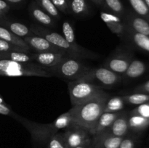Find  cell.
I'll return each instance as SVG.
<instances>
[{
  "label": "cell",
  "instance_id": "obj_22",
  "mask_svg": "<svg viewBox=\"0 0 149 148\" xmlns=\"http://www.w3.org/2000/svg\"><path fill=\"white\" fill-rule=\"evenodd\" d=\"M0 39H3L7 42H10V43L16 45L17 46H20L27 52H31V49L28 46L27 44L25 42V41L23 40V38L16 36L15 34L12 33L8 29L1 26H0Z\"/></svg>",
  "mask_w": 149,
  "mask_h": 148
},
{
  "label": "cell",
  "instance_id": "obj_26",
  "mask_svg": "<svg viewBox=\"0 0 149 148\" xmlns=\"http://www.w3.org/2000/svg\"><path fill=\"white\" fill-rule=\"evenodd\" d=\"M125 101L122 96H114L110 97L106 101L103 113H117L121 112L125 107Z\"/></svg>",
  "mask_w": 149,
  "mask_h": 148
},
{
  "label": "cell",
  "instance_id": "obj_41",
  "mask_svg": "<svg viewBox=\"0 0 149 148\" xmlns=\"http://www.w3.org/2000/svg\"><path fill=\"white\" fill-rule=\"evenodd\" d=\"M93 2H94L96 5L100 6V7H104L103 6V0H91Z\"/></svg>",
  "mask_w": 149,
  "mask_h": 148
},
{
  "label": "cell",
  "instance_id": "obj_33",
  "mask_svg": "<svg viewBox=\"0 0 149 148\" xmlns=\"http://www.w3.org/2000/svg\"><path fill=\"white\" fill-rule=\"evenodd\" d=\"M130 114L136 115L141 117L149 118V102L145 104H140L138 107L132 110Z\"/></svg>",
  "mask_w": 149,
  "mask_h": 148
},
{
  "label": "cell",
  "instance_id": "obj_34",
  "mask_svg": "<svg viewBox=\"0 0 149 148\" xmlns=\"http://www.w3.org/2000/svg\"><path fill=\"white\" fill-rule=\"evenodd\" d=\"M136 139L132 136H125L123 137L119 148H135Z\"/></svg>",
  "mask_w": 149,
  "mask_h": 148
},
{
  "label": "cell",
  "instance_id": "obj_4",
  "mask_svg": "<svg viewBox=\"0 0 149 148\" xmlns=\"http://www.w3.org/2000/svg\"><path fill=\"white\" fill-rule=\"evenodd\" d=\"M90 68L81 59L65 56L59 63L53 67L48 68V70L52 76L72 81L80 78Z\"/></svg>",
  "mask_w": 149,
  "mask_h": 148
},
{
  "label": "cell",
  "instance_id": "obj_9",
  "mask_svg": "<svg viewBox=\"0 0 149 148\" xmlns=\"http://www.w3.org/2000/svg\"><path fill=\"white\" fill-rule=\"evenodd\" d=\"M31 52L33 53H42V52H56V53L63 54L65 56V53L58 49L57 46L51 44L49 41L40 36H38L33 33V35L23 38Z\"/></svg>",
  "mask_w": 149,
  "mask_h": 148
},
{
  "label": "cell",
  "instance_id": "obj_16",
  "mask_svg": "<svg viewBox=\"0 0 149 148\" xmlns=\"http://www.w3.org/2000/svg\"><path fill=\"white\" fill-rule=\"evenodd\" d=\"M129 131L128 114L126 112H121L120 115L116 118L111 127L106 131L115 136L123 138L128 134Z\"/></svg>",
  "mask_w": 149,
  "mask_h": 148
},
{
  "label": "cell",
  "instance_id": "obj_19",
  "mask_svg": "<svg viewBox=\"0 0 149 148\" xmlns=\"http://www.w3.org/2000/svg\"><path fill=\"white\" fill-rule=\"evenodd\" d=\"M0 24L1 25V26L6 28L16 36L23 39L26 36H31L33 34L29 27L19 22L10 21L8 20H4V18H2L0 19Z\"/></svg>",
  "mask_w": 149,
  "mask_h": 148
},
{
  "label": "cell",
  "instance_id": "obj_28",
  "mask_svg": "<svg viewBox=\"0 0 149 148\" xmlns=\"http://www.w3.org/2000/svg\"><path fill=\"white\" fill-rule=\"evenodd\" d=\"M135 12L149 23V8L143 0H128Z\"/></svg>",
  "mask_w": 149,
  "mask_h": 148
},
{
  "label": "cell",
  "instance_id": "obj_24",
  "mask_svg": "<svg viewBox=\"0 0 149 148\" xmlns=\"http://www.w3.org/2000/svg\"><path fill=\"white\" fill-rule=\"evenodd\" d=\"M128 123L130 131L138 133L145 130L149 126V118L136 115L128 114Z\"/></svg>",
  "mask_w": 149,
  "mask_h": 148
},
{
  "label": "cell",
  "instance_id": "obj_38",
  "mask_svg": "<svg viewBox=\"0 0 149 148\" xmlns=\"http://www.w3.org/2000/svg\"><path fill=\"white\" fill-rule=\"evenodd\" d=\"M0 114L4 115H10L15 118H17V115L12 112L10 107L2 103H0Z\"/></svg>",
  "mask_w": 149,
  "mask_h": 148
},
{
  "label": "cell",
  "instance_id": "obj_6",
  "mask_svg": "<svg viewBox=\"0 0 149 148\" xmlns=\"http://www.w3.org/2000/svg\"><path fill=\"white\" fill-rule=\"evenodd\" d=\"M30 30L34 34L40 36L49 41L51 44L55 45V46L62 50L65 53V55L71 57L78 58V59H85L84 57L80 52L76 50L66 40L63 36L57 32L52 31L49 29L46 28L42 26L32 25L30 28Z\"/></svg>",
  "mask_w": 149,
  "mask_h": 148
},
{
  "label": "cell",
  "instance_id": "obj_3",
  "mask_svg": "<svg viewBox=\"0 0 149 148\" xmlns=\"http://www.w3.org/2000/svg\"><path fill=\"white\" fill-rule=\"evenodd\" d=\"M0 75L9 77L38 76L49 78L52 75L48 68L36 62H18L0 59Z\"/></svg>",
  "mask_w": 149,
  "mask_h": 148
},
{
  "label": "cell",
  "instance_id": "obj_39",
  "mask_svg": "<svg viewBox=\"0 0 149 148\" xmlns=\"http://www.w3.org/2000/svg\"><path fill=\"white\" fill-rule=\"evenodd\" d=\"M92 144H93L92 140H90V141H88V142H85V143L82 144V145H79V146L76 147H74V148H90L91 147Z\"/></svg>",
  "mask_w": 149,
  "mask_h": 148
},
{
  "label": "cell",
  "instance_id": "obj_14",
  "mask_svg": "<svg viewBox=\"0 0 149 148\" xmlns=\"http://www.w3.org/2000/svg\"><path fill=\"white\" fill-rule=\"evenodd\" d=\"M124 39L130 42L134 46L144 52L149 53V36L138 33L130 28L125 25V33ZM122 38V39H123Z\"/></svg>",
  "mask_w": 149,
  "mask_h": 148
},
{
  "label": "cell",
  "instance_id": "obj_40",
  "mask_svg": "<svg viewBox=\"0 0 149 148\" xmlns=\"http://www.w3.org/2000/svg\"><path fill=\"white\" fill-rule=\"evenodd\" d=\"M9 4H19V3L23 2L24 0H4Z\"/></svg>",
  "mask_w": 149,
  "mask_h": 148
},
{
  "label": "cell",
  "instance_id": "obj_32",
  "mask_svg": "<svg viewBox=\"0 0 149 148\" xmlns=\"http://www.w3.org/2000/svg\"><path fill=\"white\" fill-rule=\"evenodd\" d=\"M27 52V51L22 49L20 46H17L0 39V52Z\"/></svg>",
  "mask_w": 149,
  "mask_h": 148
},
{
  "label": "cell",
  "instance_id": "obj_37",
  "mask_svg": "<svg viewBox=\"0 0 149 148\" xmlns=\"http://www.w3.org/2000/svg\"><path fill=\"white\" fill-rule=\"evenodd\" d=\"M134 91L137 93H144V94H149V80L146 81L143 84L138 86L134 89Z\"/></svg>",
  "mask_w": 149,
  "mask_h": 148
},
{
  "label": "cell",
  "instance_id": "obj_5",
  "mask_svg": "<svg viewBox=\"0 0 149 148\" xmlns=\"http://www.w3.org/2000/svg\"><path fill=\"white\" fill-rule=\"evenodd\" d=\"M103 87L83 81H72L68 82V93L72 106L90 100L103 91Z\"/></svg>",
  "mask_w": 149,
  "mask_h": 148
},
{
  "label": "cell",
  "instance_id": "obj_18",
  "mask_svg": "<svg viewBox=\"0 0 149 148\" xmlns=\"http://www.w3.org/2000/svg\"><path fill=\"white\" fill-rule=\"evenodd\" d=\"M29 12L36 21L47 27H54L55 26V19L44 11L36 1H33L29 6Z\"/></svg>",
  "mask_w": 149,
  "mask_h": 148
},
{
  "label": "cell",
  "instance_id": "obj_8",
  "mask_svg": "<svg viewBox=\"0 0 149 148\" xmlns=\"http://www.w3.org/2000/svg\"><path fill=\"white\" fill-rule=\"evenodd\" d=\"M63 133L68 148H74L91 140L90 133L74 123L65 129Z\"/></svg>",
  "mask_w": 149,
  "mask_h": 148
},
{
  "label": "cell",
  "instance_id": "obj_27",
  "mask_svg": "<svg viewBox=\"0 0 149 148\" xmlns=\"http://www.w3.org/2000/svg\"><path fill=\"white\" fill-rule=\"evenodd\" d=\"M103 6L110 11V12L116 15L123 18L126 10L121 0H103Z\"/></svg>",
  "mask_w": 149,
  "mask_h": 148
},
{
  "label": "cell",
  "instance_id": "obj_10",
  "mask_svg": "<svg viewBox=\"0 0 149 148\" xmlns=\"http://www.w3.org/2000/svg\"><path fill=\"white\" fill-rule=\"evenodd\" d=\"M132 60V54L119 52L108 58L103 67L122 76L127 71Z\"/></svg>",
  "mask_w": 149,
  "mask_h": 148
},
{
  "label": "cell",
  "instance_id": "obj_30",
  "mask_svg": "<svg viewBox=\"0 0 149 148\" xmlns=\"http://www.w3.org/2000/svg\"><path fill=\"white\" fill-rule=\"evenodd\" d=\"M36 3L54 19H60V11L51 0H36Z\"/></svg>",
  "mask_w": 149,
  "mask_h": 148
},
{
  "label": "cell",
  "instance_id": "obj_21",
  "mask_svg": "<svg viewBox=\"0 0 149 148\" xmlns=\"http://www.w3.org/2000/svg\"><path fill=\"white\" fill-rule=\"evenodd\" d=\"M121 112H117V113H103L100 117V118H99L98 121H97L93 136H97V135L107 131L111 127L113 122L116 120V118L120 115Z\"/></svg>",
  "mask_w": 149,
  "mask_h": 148
},
{
  "label": "cell",
  "instance_id": "obj_23",
  "mask_svg": "<svg viewBox=\"0 0 149 148\" xmlns=\"http://www.w3.org/2000/svg\"><path fill=\"white\" fill-rule=\"evenodd\" d=\"M0 59H10L18 62H34L31 52H0Z\"/></svg>",
  "mask_w": 149,
  "mask_h": 148
},
{
  "label": "cell",
  "instance_id": "obj_1",
  "mask_svg": "<svg viewBox=\"0 0 149 148\" xmlns=\"http://www.w3.org/2000/svg\"><path fill=\"white\" fill-rule=\"evenodd\" d=\"M109 97V94L103 91L87 101L72 106L69 111L73 123L93 136L96 125L104 112L105 105Z\"/></svg>",
  "mask_w": 149,
  "mask_h": 148
},
{
  "label": "cell",
  "instance_id": "obj_2",
  "mask_svg": "<svg viewBox=\"0 0 149 148\" xmlns=\"http://www.w3.org/2000/svg\"><path fill=\"white\" fill-rule=\"evenodd\" d=\"M19 120L30 132L33 142L46 145L48 140L53 135L61 132V131L65 130L73 123L72 118L69 110L61 115L54 122L47 124L35 123L20 118H19Z\"/></svg>",
  "mask_w": 149,
  "mask_h": 148
},
{
  "label": "cell",
  "instance_id": "obj_25",
  "mask_svg": "<svg viewBox=\"0 0 149 148\" xmlns=\"http://www.w3.org/2000/svg\"><path fill=\"white\" fill-rule=\"evenodd\" d=\"M89 6L86 0H68V12L76 16L87 14Z\"/></svg>",
  "mask_w": 149,
  "mask_h": 148
},
{
  "label": "cell",
  "instance_id": "obj_11",
  "mask_svg": "<svg viewBox=\"0 0 149 148\" xmlns=\"http://www.w3.org/2000/svg\"><path fill=\"white\" fill-rule=\"evenodd\" d=\"M62 31L63 36L65 38V40L79 52L84 57L85 59H95L97 57V55L95 53L93 52L92 51L88 50L85 48L82 47L81 46L79 45L76 41L75 33L73 26H71L69 21H64L62 25Z\"/></svg>",
  "mask_w": 149,
  "mask_h": 148
},
{
  "label": "cell",
  "instance_id": "obj_13",
  "mask_svg": "<svg viewBox=\"0 0 149 148\" xmlns=\"http://www.w3.org/2000/svg\"><path fill=\"white\" fill-rule=\"evenodd\" d=\"M100 17L112 33L119 38H123L125 33V23L122 17L106 12H101Z\"/></svg>",
  "mask_w": 149,
  "mask_h": 148
},
{
  "label": "cell",
  "instance_id": "obj_12",
  "mask_svg": "<svg viewBox=\"0 0 149 148\" xmlns=\"http://www.w3.org/2000/svg\"><path fill=\"white\" fill-rule=\"evenodd\" d=\"M122 19L125 25L132 30L149 36V23L136 13L132 11H126Z\"/></svg>",
  "mask_w": 149,
  "mask_h": 148
},
{
  "label": "cell",
  "instance_id": "obj_31",
  "mask_svg": "<svg viewBox=\"0 0 149 148\" xmlns=\"http://www.w3.org/2000/svg\"><path fill=\"white\" fill-rule=\"evenodd\" d=\"M47 148H68L63 132H58L52 136L47 143Z\"/></svg>",
  "mask_w": 149,
  "mask_h": 148
},
{
  "label": "cell",
  "instance_id": "obj_36",
  "mask_svg": "<svg viewBox=\"0 0 149 148\" xmlns=\"http://www.w3.org/2000/svg\"><path fill=\"white\" fill-rule=\"evenodd\" d=\"M10 10V5L4 0H0V19L4 18Z\"/></svg>",
  "mask_w": 149,
  "mask_h": 148
},
{
  "label": "cell",
  "instance_id": "obj_17",
  "mask_svg": "<svg viewBox=\"0 0 149 148\" xmlns=\"http://www.w3.org/2000/svg\"><path fill=\"white\" fill-rule=\"evenodd\" d=\"M34 62L46 68H51L61 62V59L65 56L63 54L56 52H42L33 53L31 52Z\"/></svg>",
  "mask_w": 149,
  "mask_h": 148
},
{
  "label": "cell",
  "instance_id": "obj_29",
  "mask_svg": "<svg viewBox=\"0 0 149 148\" xmlns=\"http://www.w3.org/2000/svg\"><path fill=\"white\" fill-rule=\"evenodd\" d=\"M125 103L130 104H140L149 102V94L144 93H135V94H127L122 96Z\"/></svg>",
  "mask_w": 149,
  "mask_h": 148
},
{
  "label": "cell",
  "instance_id": "obj_42",
  "mask_svg": "<svg viewBox=\"0 0 149 148\" xmlns=\"http://www.w3.org/2000/svg\"><path fill=\"white\" fill-rule=\"evenodd\" d=\"M145 1V3L146 4V5L148 6V7L149 8V0H143Z\"/></svg>",
  "mask_w": 149,
  "mask_h": 148
},
{
  "label": "cell",
  "instance_id": "obj_20",
  "mask_svg": "<svg viewBox=\"0 0 149 148\" xmlns=\"http://www.w3.org/2000/svg\"><path fill=\"white\" fill-rule=\"evenodd\" d=\"M146 71V65L143 62L138 59H132L127 71L122 75V78L125 80L135 79L143 75Z\"/></svg>",
  "mask_w": 149,
  "mask_h": 148
},
{
  "label": "cell",
  "instance_id": "obj_15",
  "mask_svg": "<svg viewBox=\"0 0 149 148\" xmlns=\"http://www.w3.org/2000/svg\"><path fill=\"white\" fill-rule=\"evenodd\" d=\"M122 137H118L105 131L97 136H93V145L94 148H119Z\"/></svg>",
  "mask_w": 149,
  "mask_h": 148
},
{
  "label": "cell",
  "instance_id": "obj_7",
  "mask_svg": "<svg viewBox=\"0 0 149 148\" xmlns=\"http://www.w3.org/2000/svg\"><path fill=\"white\" fill-rule=\"evenodd\" d=\"M122 80L121 75L104 67L91 68L86 71L76 81H83L94 83L102 87L114 86Z\"/></svg>",
  "mask_w": 149,
  "mask_h": 148
},
{
  "label": "cell",
  "instance_id": "obj_35",
  "mask_svg": "<svg viewBox=\"0 0 149 148\" xmlns=\"http://www.w3.org/2000/svg\"><path fill=\"white\" fill-rule=\"evenodd\" d=\"M54 5L59 11L63 13H68V0H51Z\"/></svg>",
  "mask_w": 149,
  "mask_h": 148
}]
</instances>
